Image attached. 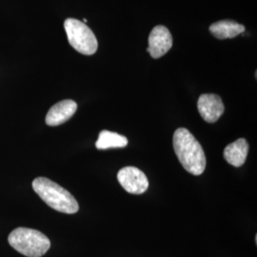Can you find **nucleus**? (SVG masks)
Segmentation results:
<instances>
[{
    "label": "nucleus",
    "instance_id": "f257e3e1",
    "mask_svg": "<svg viewBox=\"0 0 257 257\" xmlns=\"http://www.w3.org/2000/svg\"><path fill=\"white\" fill-rule=\"evenodd\" d=\"M173 144L175 155L184 169L193 175H202L207 159L202 146L187 128H177Z\"/></svg>",
    "mask_w": 257,
    "mask_h": 257
},
{
    "label": "nucleus",
    "instance_id": "f03ea898",
    "mask_svg": "<svg viewBox=\"0 0 257 257\" xmlns=\"http://www.w3.org/2000/svg\"><path fill=\"white\" fill-rule=\"evenodd\" d=\"M33 189L49 207L55 211L73 214L79 210V205L72 193L46 177L36 178L33 181Z\"/></svg>",
    "mask_w": 257,
    "mask_h": 257
},
{
    "label": "nucleus",
    "instance_id": "7ed1b4c3",
    "mask_svg": "<svg viewBox=\"0 0 257 257\" xmlns=\"http://www.w3.org/2000/svg\"><path fill=\"white\" fill-rule=\"evenodd\" d=\"M8 241L16 250L28 257L43 256L51 248V241L44 233L23 227L13 230Z\"/></svg>",
    "mask_w": 257,
    "mask_h": 257
},
{
    "label": "nucleus",
    "instance_id": "20e7f679",
    "mask_svg": "<svg viewBox=\"0 0 257 257\" xmlns=\"http://www.w3.org/2000/svg\"><path fill=\"white\" fill-rule=\"evenodd\" d=\"M65 31L71 46L82 55L95 54L98 48L97 39L92 30L85 23L74 19H68L64 22Z\"/></svg>",
    "mask_w": 257,
    "mask_h": 257
},
{
    "label": "nucleus",
    "instance_id": "39448f33",
    "mask_svg": "<svg viewBox=\"0 0 257 257\" xmlns=\"http://www.w3.org/2000/svg\"><path fill=\"white\" fill-rule=\"evenodd\" d=\"M117 180L126 192L133 194L144 193L149 188L147 176L136 167L122 168L117 174Z\"/></svg>",
    "mask_w": 257,
    "mask_h": 257
},
{
    "label": "nucleus",
    "instance_id": "423d86ee",
    "mask_svg": "<svg viewBox=\"0 0 257 257\" xmlns=\"http://www.w3.org/2000/svg\"><path fill=\"white\" fill-rule=\"evenodd\" d=\"M173 46V37L165 26L154 28L149 37L148 53L155 59L165 55Z\"/></svg>",
    "mask_w": 257,
    "mask_h": 257
},
{
    "label": "nucleus",
    "instance_id": "0eeeda50",
    "mask_svg": "<svg viewBox=\"0 0 257 257\" xmlns=\"http://www.w3.org/2000/svg\"><path fill=\"white\" fill-rule=\"evenodd\" d=\"M197 108L203 119L208 123H215L225 110L220 96L214 93H204L200 95Z\"/></svg>",
    "mask_w": 257,
    "mask_h": 257
},
{
    "label": "nucleus",
    "instance_id": "6e6552de",
    "mask_svg": "<svg viewBox=\"0 0 257 257\" xmlns=\"http://www.w3.org/2000/svg\"><path fill=\"white\" fill-rule=\"evenodd\" d=\"M77 110L76 102L66 99L56 103L47 113L46 124L49 126H58L70 119Z\"/></svg>",
    "mask_w": 257,
    "mask_h": 257
},
{
    "label": "nucleus",
    "instance_id": "1a4fd4ad",
    "mask_svg": "<svg viewBox=\"0 0 257 257\" xmlns=\"http://www.w3.org/2000/svg\"><path fill=\"white\" fill-rule=\"evenodd\" d=\"M248 153V141L244 138H239L225 148L224 158L230 165L239 168L244 165Z\"/></svg>",
    "mask_w": 257,
    "mask_h": 257
},
{
    "label": "nucleus",
    "instance_id": "9d476101",
    "mask_svg": "<svg viewBox=\"0 0 257 257\" xmlns=\"http://www.w3.org/2000/svg\"><path fill=\"white\" fill-rule=\"evenodd\" d=\"M245 26L233 20H220L210 26L211 35L218 39H227L237 37L245 32Z\"/></svg>",
    "mask_w": 257,
    "mask_h": 257
},
{
    "label": "nucleus",
    "instance_id": "9b49d317",
    "mask_svg": "<svg viewBox=\"0 0 257 257\" xmlns=\"http://www.w3.org/2000/svg\"><path fill=\"white\" fill-rule=\"evenodd\" d=\"M128 145V139L119 134L110 131H101L98 139L95 143V147L98 150H107L111 148H124Z\"/></svg>",
    "mask_w": 257,
    "mask_h": 257
},
{
    "label": "nucleus",
    "instance_id": "f8f14e48",
    "mask_svg": "<svg viewBox=\"0 0 257 257\" xmlns=\"http://www.w3.org/2000/svg\"><path fill=\"white\" fill-rule=\"evenodd\" d=\"M87 21H88V20H87V19H83V23H85V22H87Z\"/></svg>",
    "mask_w": 257,
    "mask_h": 257
}]
</instances>
